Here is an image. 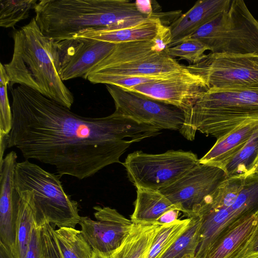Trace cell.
Returning <instances> with one entry per match:
<instances>
[{
  "instance_id": "obj_3",
  "label": "cell",
  "mask_w": 258,
  "mask_h": 258,
  "mask_svg": "<svg viewBox=\"0 0 258 258\" xmlns=\"http://www.w3.org/2000/svg\"><path fill=\"white\" fill-rule=\"evenodd\" d=\"M12 37V58L4 64L10 79V88L16 84L27 86L71 109L74 97L57 71L52 40L42 33L35 18L14 31Z\"/></svg>"
},
{
  "instance_id": "obj_26",
  "label": "cell",
  "mask_w": 258,
  "mask_h": 258,
  "mask_svg": "<svg viewBox=\"0 0 258 258\" xmlns=\"http://www.w3.org/2000/svg\"><path fill=\"white\" fill-rule=\"evenodd\" d=\"M34 222L32 208L25 201L19 197L16 223V258H25Z\"/></svg>"
},
{
  "instance_id": "obj_22",
  "label": "cell",
  "mask_w": 258,
  "mask_h": 258,
  "mask_svg": "<svg viewBox=\"0 0 258 258\" xmlns=\"http://www.w3.org/2000/svg\"><path fill=\"white\" fill-rule=\"evenodd\" d=\"M162 225L134 224L121 245L112 253L113 258H146Z\"/></svg>"
},
{
  "instance_id": "obj_2",
  "label": "cell",
  "mask_w": 258,
  "mask_h": 258,
  "mask_svg": "<svg viewBox=\"0 0 258 258\" xmlns=\"http://www.w3.org/2000/svg\"><path fill=\"white\" fill-rule=\"evenodd\" d=\"M42 33L54 41L90 28H123L151 18L128 0H41L34 7Z\"/></svg>"
},
{
  "instance_id": "obj_16",
  "label": "cell",
  "mask_w": 258,
  "mask_h": 258,
  "mask_svg": "<svg viewBox=\"0 0 258 258\" xmlns=\"http://www.w3.org/2000/svg\"><path fill=\"white\" fill-rule=\"evenodd\" d=\"M17 155L11 151L0 163V241L16 254V223L19 197L15 186Z\"/></svg>"
},
{
  "instance_id": "obj_23",
  "label": "cell",
  "mask_w": 258,
  "mask_h": 258,
  "mask_svg": "<svg viewBox=\"0 0 258 258\" xmlns=\"http://www.w3.org/2000/svg\"><path fill=\"white\" fill-rule=\"evenodd\" d=\"M61 258H92L93 251L81 230L71 227L53 229Z\"/></svg>"
},
{
  "instance_id": "obj_12",
  "label": "cell",
  "mask_w": 258,
  "mask_h": 258,
  "mask_svg": "<svg viewBox=\"0 0 258 258\" xmlns=\"http://www.w3.org/2000/svg\"><path fill=\"white\" fill-rule=\"evenodd\" d=\"M220 167L199 163L176 181L159 190L187 218L196 216L205 199L226 179Z\"/></svg>"
},
{
  "instance_id": "obj_32",
  "label": "cell",
  "mask_w": 258,
  "mask_h": 258,
  "mask_svg": "<svg viewBox=\"0 0 258 258\" xmlns=\"http://www.w3.org/2000/svg\"><path fill=\"white\" fill-rule=\"evenodd\" d=\"M258 256V212L255 229L247 242L229 258H253Z\"/></svg>"
},
{
  "instance_id": "obj_20",
  "label": "cell",
  "mask_w": 258,
  "mask_h": 258,
  "mask_svg": "<svg viewBox=\"0 0 258 258\" xmlns=\"http://www.w3.org/2000/svg\"><path fill=\"white\" fill-rule=\"evenodd\" d=\"M257 213L238 221L220 236L210 246L205 258L230 257L251 236L256 224Z\"/></svg>"
},
{
  "instance_id": "obj_4",
  "label": "cell",
  "mask_w": 258,
  "mask_h": 258,
  "mask_svg": "<svg viewBox=\"0 0 258 258\" xmlns=\"http://www.w3.org/2000/svg\"><path fill=\"white\" fill-rule=\"evenodd\" d=\"M179 130L192 141L199 132L219 140L240 125L258 121V88H210L184 112Z\"/></svg>"
},
{
  "instance_id": "obj_1",
  "label": "cell",
  "mask_w": 258,
  "mask_h": 258,
  "mask_svg": "<svg viewBox=\"0 0 258 258\" xmlns=\"http://www.w3.org/2000/svg\"><path fill=\"white\" fill-rule=\"evenodd\" d=\"M10 90L13 124L8 148L18 149L25 160L53 166L60 177H91L120 163L132 144L160 134L159 128L116 111L84 117L27 86Z\"/></svg>"
},
{
  "instance_id": "obj_41",
  "label": "cell",
  "mask_w": 258,
  "mask_h": 258,
  "mask_svg": "<svg viewBox=\"0 0 258 258\" xmlns=\"http://www.w3.org/2000/svg\"><path fill=\"white\" fill-rule=\"evenodd\" d=\"M253 258H258V256L255 257H253Z\"/></svg>"
},
{
  "instance_id": "obj_14",
  "label": "cell",
  "mask_w": 258,
  "mask_h": 258,
  "mask_svg": "<svg viewBox=\"0 0 258 258\" xmlns=\"http://www.w3.org/2000/svg\"><path fill=\"white\" fill-rule=\"evenodd\" d=\"M93 208L95 220L81 216V231L93 252L111 254L121 245L134 223L115 209L100 206Z\"/></svg>"
},
{
  "instance_id": "obj_9",
  "label": "cell",
  "mask_w": 258,
  "mask_h": 258,
  "mask_svg": "<svg viewBox=\"0 0 258 258\" xmlns=\"http://www.w3.org/2000/svg\"><path fill=\"white\" fill-rule=\"evenodd\" d=\"M199 163L191 151L169 150L161 154L141 151L129 154L122 164L136 188L159 190L172 184Z\"/></svg>"
},
{
  "instance_id": "obj_38",
  "label": "cell",
  "mask_w": 258,
  "mask_h": 258,
  "mask_svg": "<svg viewBox=\"0 0 258 258\" xmlns=\"http://www.w3.org/2000/svg\"><path fill=\"white\" fill-rule=\"evenodd\" d=\"M92 258H113L112 254H104L93 252Z\"/></svg>"
},
{
  "instance_id": "obj_25",
  "label": "cell",
  "mask_w": 258,
  "mask_h": 258,
  "mask_svg": "<svg viewBox=\"0 0 258 258\" xmlns=\"http://www.w3.org/2000/svg\"><path fill=\"white\" fill-rule=\"evenodd\" d=\"M191 219H177L162 224L155 236L146 258H161L186 230Z\"/></svg>"
},
{
  "instance_id": "obj_15",
  "label": "cell",
  "mask_w": 258,
  "mask_h": 258,
  "mask_svg": "<svg viewBox=\"0 0 258 258\" xmlns=\"http://www.w3.org/2000/svg\"><path fill=\"white\" fill-rule=\"evenodd\" d=\"M208 89L205 80L185 66L183 70L170 78L141 84L128 91L173 105L184 112Z\"/></svg>"
},
{
  "instance_id": "obj_35",
  "label": "cell",
  "mask_w": 258,
  "mask_h": 258,
  "mask_svg": "<svg viewBox=\"0 0 258 258\" xmlns=\"http://www.w3.org/2000/svg\"><path fill=\"white\" fill-rule=\"evenodd\" d=\"M9 135L0 133V163L3 161L4 158L5 151L8 148Z\"/></svg>"
},
{
  "instance_id": "obj_17",
  "label": "cell",
  "mask_w": 258,
  "mask_h": 258,
  "mask_svg": "<svg viewBox=\"0 0 258 258\" xmlns=\"http://www.w3.org/2000/svg\"><path fill=\"white\" fill-rule=\"evenodd\" d=\"M231 0H201L185 13L180 15L168 27L174 46L193 34L200 28L226 10Z\"/></svg>"
},
{
  "instance_id": "obj_33",
  "label": "cell",
  "mask_w": 258,
  "mask_h": 258,
  "mask_svg": "<svg viewBox=\"0 0 258 258\" xmlns=\"http://www.w3.org/2000/svg\"><path fill=\"white\" fill-rule=\"evenodd\" d=\"M152 2V1L150 0H137L135 3L137 8L142 14L149 16H153L155 15L156 13L153 11Z\"/></svg>"
},
{
  "instance_id": "obj_39",
  "label": "cell",
  "mask_w": 258,
  "mask_h": 258,
  "mask_svg": "<svg viewBox=\"0 0 258 258\" xmlns=\"http://www.w3.org/2000/svg\"><path fill=\"white\" fill-rule=\"evenodd\" d=\"M182 258H195V257L190 255H186Z\"/></svg>"
},
{
  "instance_id": "obj_6",
  "label": "cell",
  "mask_w": 258,
  "mask_h": 258,
  "mask_svg": "<svg viewBox=\"0 0 258 258\" xmlns=\"http://www.w3.org/2000/svg\"><path fill=\"white\" fill-rule=\"evenodd\" d=\"M60 177L28 160L16 165V190L32 208L38 226L48 223L75 228L79 223V204L65 192Z\"/></svg>"
},
{
  "instance_id": "obj_19",
  "label": "cell",
  "mask_w": 258,
  "mask_h": 258,
  "mask_svg": "<svg viewBox=\"0 0 258 258\" xmlns=\"http://www.w3.org/2000/svg\"><path fill=\"white\" fill-rule=\"evenodd\" d=\"M258 129V121L242 124L219 140L200 159L199 163L221 168L245 145Z\"/></svg>"
},
{
  "instance_id": "obj_10",
  "label": "cell",
  "mask_w": 258,
  "mask_h": 258,
  "mask_svg": "<svg viewBox=\"0 0 258 258\" xmlns=\"http://www.w3.org/2000/svg\"><path fill=\"white\" fill-rule=\"evenodd\" d=\"M186 67L201 76L209 89L258 88V56L210 52L199 62Z\"/></svg>"
},
{
  "instance_id": "obj_18",
  "label": "cell",
  "mask_w": 258,
  "mask_h": 258,
  "mask_svg": "<svg viewBox=\"0 0 258 258\" xmlns=\"http://www.w3.org/2000/svg\"><path fill=\"white\" fill-rule=\"evenodd\" d=\"M163 25L159 18L153 17L138 24L126 28L104 27L85 29L72 38H89L114 44L150 40L155 37Z\"/></svg>"
},
{
  "instance_id": "obj_5",
  "label": "cell",
  "mask_w": 258,
  "mask_h": 258,
  "mask_svg": "<svg viewBox=\"0 0 258 258\" xmlns=\"http://www.w3.org/2000/svg\"><path fill=\"white\" fill-rule=\"evenodd\" d=\"M258 212V174L227 178L200 206L195 258H205L210 246L238 221Z\"/></svg>"
},
{
  "instance_id": "obj_11",
  "label": "cell",
  "mask_w": 258,
  "mask_h": 258,
  "mask_svg": "<svg viewBox=\"0 0 258 258\" xmlns=\"http://www.w3.org/2000/svg\"><path fill=\"white\" fill-rule=\"evenodd\" d=\"M106 87L118 113L161 130L179 131L182 127L185 119L182 109L116 86Z\"/></svg>"
},
{
  "instance_id": "obj_21",
  "label": "cell",
  "mask_w": 258,
  "mask_h": 258,
  "mask_svg": "<svg viewBox=\"0 0 258 258\" xmlns=\"http://www.w3.org/2000/svg\"><path fill=\"white\" fill-rule=\"evenodd\" d=\"M131 220L134 224H153L166 212L179 209L160 191L137 188V198Z\"/></svg>"
},
{
  "instance_id": "obj_8",
  "label": "cell",
  "mask_w": 258,
  "mask_h": 258,
  "mask_svg": "<svg viewBox=\"0 0 258 258\" xmlns=\"http://www.w3.org/2000/svg\"><path fill=\"white\" fill-rule=\"evenodd\" d=\"M188 39L201 42L212 53L258 56V20L243 0H231L226 10L184 40Z\"/></svg>"
},
{
  "instance_id": "obj_40",
  "label": "cell",
  "mask_w": 258,
  "mask_h": 258,
  "mask_svg": "<svg viewBox=\"0 0 258 258\" xmlns=\"http://www.w3.org/2000/svg\"><path fill=\"white\" fill-rule=\"evenodd\" d=\"M48 258H61L59 255H53Z\"/></svg>"
},
{
  "instance_id": "obj_29",
  "label": "cell",
  "mask_w": 258,
  "mask_h": 258,
  "mask_svg": "<svg viewBox=\"0 0 258 258\" xmlns=\"http://www.w3.org/2000/svg\"><path fill=\"white\" fill-rule=\"evenodd\" d=\"M207 50H209L208 48L201 42L195 39H188L168 47L165 53L172 58L178 57L180 59L186 60L190 64H194L205 57L206 54L205 52Z\"/></svg>"
},
{
  "instance_id": "obj_24",
  "label": "cell",
  "mask_w": 258,
  "mask_h": 258,
  "mask_svg": "<svg viewBox=\"0 0 258 258\" xmlns=\"http://www.w3.org/2000/svg\"><path fill=\"white\" fill-rule=\"evenodd\" d=\"M258 161V129L251 135L243 148L222 169L227 177L248 175Z\"/></svg>"
},
{
  "instance_id": "obj_36",
  "label": "cell",
  "mask_w": 258,
  "mask_h": 258,
  "mask_svg": "<svg viewBox=\"0 0 258 258\" xmlns=\"http://www.w3.org/2000/svg\"><path fill=\"white\" fill-rule=\"evenodd\" d=\"M0 258H16L11 249L0 241Z\"/></svg>"
},
{
  "instance_id": "obj_27",
  "label": "cell",
  "mask_w": 258,
  "mask_h": 258,
  "mask_svg": "<svg viewBox=\"0 0 258 258\" xmlns=\"http://www.w3.org/2000/svg\"><path fill=\"white\" fill-rule=\"evenodd\" d=\"M190 219V224L186 230L161 258H182L186 255L195 257L199 243L201 220L198 216Z\"/></svg>"
},
{
  "instance_id": "obj_13",
  "label": "cell",
  "mask_w": 258,
  "mask_h": 258,
  "mask_svg": "<svg viewBox=\"0 0 258 258\" xmlns=\"http://www.w3.org/2000/svg\"><path fill=\"white\" fill-rule=\"evenodd\" d=\"M116 44L85 38L52 40L57 71L63 81L83 78L108 56Z\"/></svg>"
},
{
  "instance_id": "obj_7",
  "label": "cell",
  "mask_w": 258,
  "mask_h": 258,
  "mask_svg": "<svg viewBox=\"0 0 258 258\" xmlns=\"http://www.w3.org/2000/svg\"><path fill=\"white\" fill-rule=\"evenodd\" d=\"M185 66L167 56L154 39L116 44L110 54L88 75L93 84L118 78H170Z\"/></svg>"
},
{
  "instance_id": "obj_28",
  "label": "cell",
  "mask_w": 258,
  "mask_h": 258,
  "mask_svg": "<svg viewBox=\"0 0 258 258\" xmlns=\"http://www.w3.org/2000/svg\"><path fill=\"white\" fill-rule=\"evenodd\" d=\"M37 0H0V26L14 27L20 21L27 19L37 3Z\"/></svg>"
},
{
  "instance_id": "obj_34",
  "label": "cell",
  "mask_w": 258,
  "mask_h": 258,
  "mask_svg": "<svg viewBox=\"0 0 258 258\" xmlns=\"http://www.w3.org/2000/svg\"><path fill=\"white\" fill-rule=\"evenodd\" d=\"M180 211L177 210H170L165 213L157 221L161 224L168 223L177 220L178 213Z\"/></svg>"
},
{
  "instance_id": "obj_30",
  "label": "cell",
  "mask_w": 258,
  "mask_h": 258,
  "mask_svg": "<svg viewBox=\"0 0 258 258\" xmlns=\"http://www.w3.org/2000/svg\"><path fill=\"white\" fill-rule=\"evenodd\" d=\"M7 85H0V133L9 135L13 124V113L8 96Z\"/></svg>"
},
{
  "instance_id": "obj_31",
  "label": "cell",
  "mask_w": 258,
  "mask_h": 258,
  "mask_svg": "<svg viewBox=\"0 0 258 258\" xmlns=\"http://www.w3.org/2000/svg\"><path fill=\"white\" fill-rule=\"evenodd\" d=\"M25 258H47L42 226L37 225L35 222Z\"/></svg>"
},
{
  "instance_id": "obj_37",
  "label": "cell",
  "mask_w": 258,
  "mask_h": 258,
  "mask_svg": "<svg viewBox=\"0 0 258 258\" xmlns=\"http://www.w3.org/2000/svg\"><path fill=\"white\" fill-rule=\"evenodd\" d=\"M0 85H10V79L7 73L4 65L1 63L0 67Z\"/></svg>"
}]
</instances>
